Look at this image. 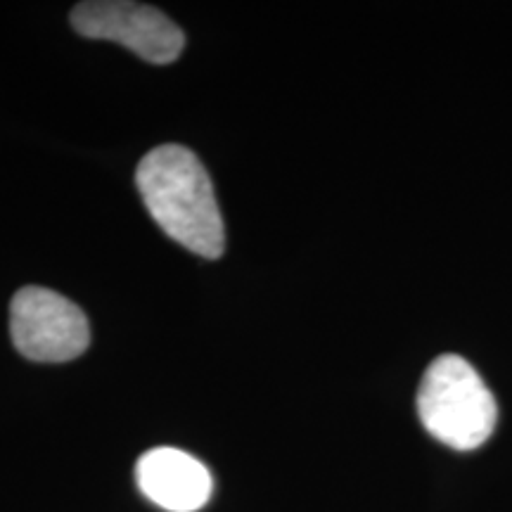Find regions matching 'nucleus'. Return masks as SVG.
<instances>
[{
    "label": "nucleus",
    "mask_w": 512,
    "mask_h": 512,
    "mask_svg": "<svg viewBox=\"0 0 512 512\" xmlns=\"http://www.w3.org/2000/svg\"><path fill=\"white\" fill-rule=\"evenodd\" d=\"M10 335L19 354L36 363H64L91 344L88 318L46 287H22L10 304Z\"/></svg>",
    "instance_id": "obj_3"
},
{
    "label": "nucleus",
    "mask_w": 512,
    "mask_h": 512,
    "mask_svg": "<svg viewBox=\"0 0 512 512\" xmlns=\"http://www.w3.org/2000/svg\"><path fill=\"white\" fill-rule=\"evenodd\" d=\"M72 27L86 38L114 41L152 64L183 53L185 36L162 10L131 0H88L72 10Z\"/></svg>",
    "instance_id": "obj_4"
},
{
    "label": "nucleus",
    "mask_w": 512,
    "mask_h": 512,
    "mask_svg": "<svg viewBox=\"0 0 512 512\" xmlns=\"http://www.w3.org/2000/svg\"><path fill=\"white\" fill-rule=\"evenodd\" d=\"M140 491L169 512H195L207 505L214 482L209 470L190 453L159 446L140 456L136 465Z\"/></svg>",
    "instance_id": "obj_5"
},
{
    "label": "nucleus",
    "mask_w": 512,
    "mask_h": 512,
    "mask_svg": "<svg viewBox=\"0 0 512 512\" xmlns=\"http://www.w3.org/2000/svg\"><path fill=\"white\" fill-rule=\"evenodd\" d=\"M418 415L434 439L456 451H472L496 430L498 408L491 389L463 356L444 354L425 370Z\"/></svg>",
    "instance_id": "obj_2"
},
{
    "label": "nucleus",
    "mask_w": 512,
    "mask_h": 512,
    "mask_svg": "<svg viewBox=\"0 0 512 512\" xmlns=\"http://www.w3.org/2000/svg\"><path fill=\"white\" fill-rule=\"evenodd\" d=\"M136 183L157 226L197 256L219 259L226 230L214 185L195 152L183 145H162L138 164Z\"/></svg>",
    "instance_id": "obj_1"
}]
</instances>
